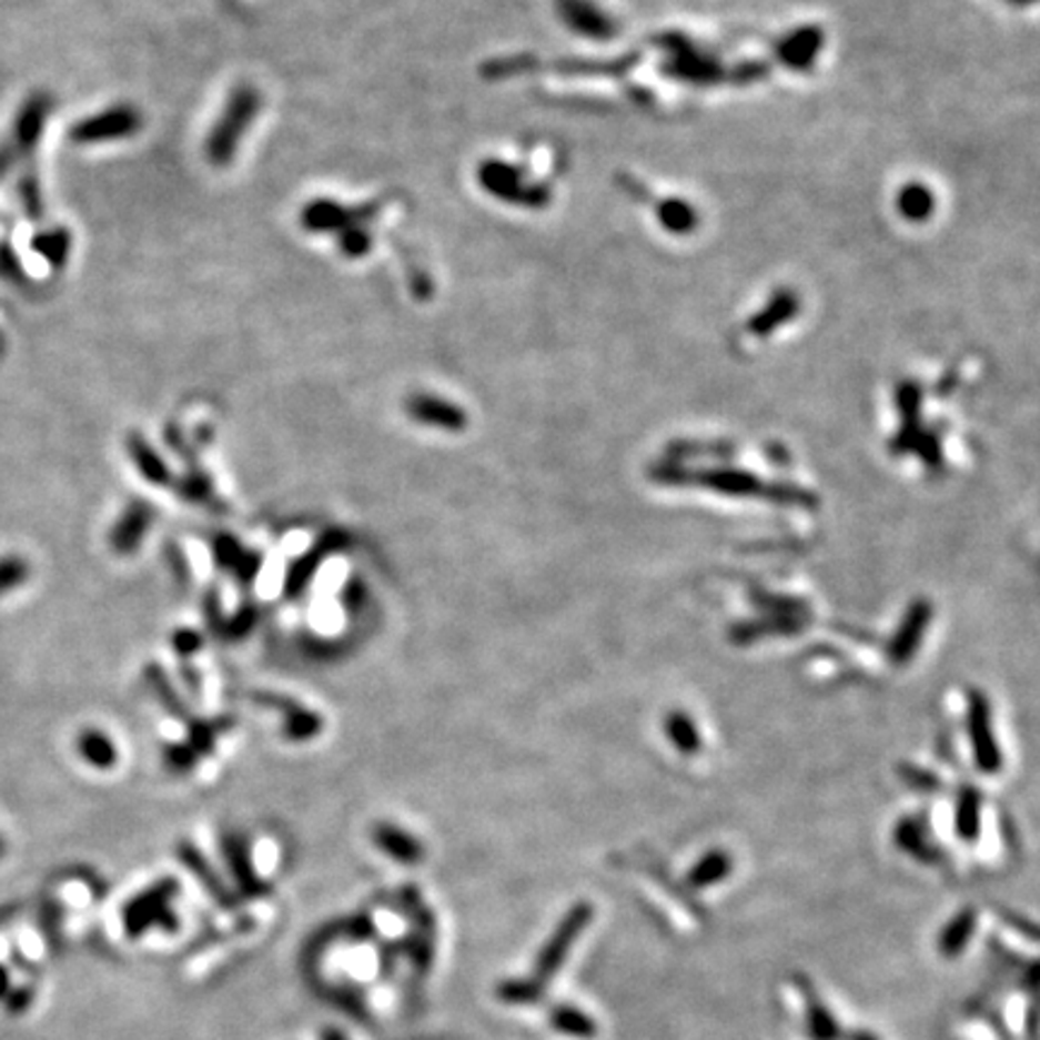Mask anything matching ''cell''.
<instances>
[{"label": "cell", "instance_id": "6da1fadb", "mask_svg": "<svg viewBox=\"0 0 1040 1040\" xmlns=\"http://www.w3.org/2000/svg\"><path fill=\"white\" fill-rule=\"evenodd\" d=\"M261 109V94L255 92V88H236L234 94L226 102L222 117L218 125L212 128L208 142H205V156L210 164L224 166L234 160V152L239 148L241 138H244V131L255 119V113Z\"/></svg>", "mask_w": 1040, "mask_h": 1040}, {"label": "cell", "instance_id": "7a4b0ae2", "mask_svg": "<svg viewBox=\"0 0 1040 1040\" xmlns=\"http://www.w3.org/2000/svg\"><path fill=\"white\" fill-rule=\"evenodd\" d=\"M477 179L484 191H489L494 198H502L506 203L523 208H545L549 203L547 186H528L523 179V171L506 162H482L477 169Z\"/></svg>", "mask_w": 1040, "mask_h": 1040}, {"label": "cell", "instance_id": "3957f363", "mask_svg": "<svg viewBox=\"0 0 1040 1040\" xmlns=\"http://www.w3.org/2000/svg\"><path fill=\"white\" fill-rule=\"evenodd\" d=\"M593 920V908L590 903H576L568 913L562 918L557 925V930L547 939L545 949L539 951V957L535 961V971L533 980H537L539 986H547V980L559 971L564 966L568 951H572L576 939L583 935V930L588 928V922Z\"/></svg>", "mask_w": 1040, "mask_h": 1040}, {"label": "cell", "instance_id": "277c9868", "mask_svg": "<svg viewBox=\"0 0 1040 1040\" xmlns=\"http://www.w3.org/2000/svg\"><path fill=\"white\" fill-rule=\"evenodd\" d=\"M142 128L140 111L131 104H117L109 107L92 117L78 121L70 128V140L78 145H102V142H113L135 135Z\"/></svg>", "mask_w": 1040, "mask_h": 1040}, {"label": "cell", "instance_id": "5b68a950", "mask_svg": "<svg viewBox=\"0 0 1040 1040\" xmlns=\"http://www.w3.org/2000/svg\"><path fill=\"white\" fill-rule=\"evenodd\" d=\"M51 113V97L47 92H34L27 97L20 107L16 123H12V145L18 154H32L44 135V128Z\"/></svg>", "mask_w": 1040, "mask_h": 1040}, {"label": "cell", "instance_id": "8992f818", "mask_svg": "<svg viewBox=\"0 0 1040 1040\" xmlns=\"http://www.w3.org/2000/svg\"><path fill=\"white\" fill-rule=\"evenodd\" d=\"M407 415L426 426H434V430H444V432H463L467 424L465 410L458 405H453L451 401H444V397L432 395V393H417L407 397L405 403Z\"/></svg>", "mask_w": 1040, "mask_h": 1040}, {"label": "cell", "instance_id": "52a82bcc", "mask_svg": "<svg viewBox=\"0 0 1040 1040\" xmlns=\"http://www.w3.org/2000/svg\"><path fill=\"white\" fill-rule=\"evenodd\" d=\"M152 523V506L145 502V498H135L125 506V511L119 516V521L113 523V528L109 533V547L119 554H131L140 547L142 537L150 531Z\"/></svg>", "mask_w": 1040, "mask_h": 1040}, {"label": "cell", "instance_id": "ba28073f", "mask_svg": "<svg viewBox=\"0 0 1040 1040\" xmlns=\"http://www.w3.org/2000/svg\"><path fill=\"white\" fill-rule=\"evenodd\" d=\"M372 210L374 205L354 210V208H342L333 201H316L304 208L302 222L311 232H340V230H345V226H352L372 218L374 215Z\"/></svg>", "mask_w": 1040, "mask_h": 1040}, {"label": "cell", "instance_id": "9c48e42d", "mask_svg": "<svg viewBox=\"0 0 1040 1040\" xmlns=\"http://www.w3.org/2000/svg\"><path fill=\"white\" fill-rule=\"evenodd\" d=\"M342 545H345V535H340V533H331V535H323L319 539V545L313 547L311 552H306L302 559H299L290 572H287V586H284V593L287 595H296L299 590H302L306 586V580H311V574L316 572V568L321 566L323 557L325 554H331L335 549H340Z\"/></svg>", "mask_w": 1040, "mask_h": 1040}, {"label": "cell", "instance_id": "30bf717a", "mask_svg": "<svg viewBox=\"0 0 1040 1040\" xmlns=\"http://www.w3.org/2000/svg\"><path fill=\"white\" fill-rule=\"evenodd\" d=\"M407 896L412 901L410 906L417 916L415 935H412V939H410V953H412V961H415L417 973H426V971H430V963H432V957H434V918L430 916V910H426L420 903L415 891H407Z\"/></svg>", "mask_w": 1040, "mask_h": 1040}, {"label": "cell", "instance_id": "8fae6325", "mask_svg": "<svg viewBox=\"0 0 1040 1040\" xmlns=\"http://www.w3.org/2000/svg\"><path fill=\"white\" fill-rule=\"evenodd\" d=\"M125 448H128V455H131L133 465L138 467V473L145 477L150 484L162 487V484H166L171 479L169 467L164 465L162 455L150 446V441L145 436L138 434V432L131 434V436H128Z\"/></svg>", "mask_w": 1040, "mask_h": 1040}, {"label": "cell", "instance_id": "7c38bea8", "mask_svg": "<svg viewBox=\"0 0 1040 1040\" xmlns=\"http://www.w3.org/2000/svg\"><path fill=\"white\" fill-rule=\"evenodd\" d=\"M374 840L383 852L391 855V858L397 862H405V865L420 862L424 855L420 840L412 838L403 829H397V826L393 824H378L374 829Z\"/></svg>", "mask_w": 1040, "mask_h": 1040}, {"label": "cell", "instance_id": "4fadbf2b", "mask_svg": "<svg viewBox=\"0 0 1040 1040\" xmlns=\"http://www.w3.org/2000/svg\"><path fill=\"white\" fill-rule=\"evenodd\" d=\"M70 249H73V236L65 226H51V230L37 232L32 236V251L41 255L53 270H61L68 263Z\"/></svg>", "mask_w": 1040, "mask_h": 1040}, {"label": "cell", "instance_id": "5bb4252c", "mask_svg": "<svg viewBox=\"0 0 1040 1040\" xmlns=\"http://www.w3.org/2000/svg\"><path fill=\"white\" fill-rule=\"evenodd\" d=\"M78 754L94 768H111L119 761V749L102 730H82L78 737Z\"/></svg>", "mask_w": 1040, "mask_h": 1040}, {"label": "cell", "instance_id": "9a60e30c", "mask_svg": "<svg viewBox=\"0 0 1040 1040\" xmlns=\"http://www.w3.org/2000/svg\"><path fill=\"white\" fill-rule=\"evenodd\" d=\"M549 1026L554 1031L572 1036V1038H580V1040L597 1036V1023L586 1014V1011H580L576 1007H566V1004L554 1007L549 1011Z\"/></svg>", "mask_w": 1040, "mask_h": 1040}, {"label": "cell", "instance_id": "2e32d148", "mask_svg": "<svg viewBox=\"0 0 1040 1040\" xmlns=\"http://www.w3.org/2000/svg\"><path fill=\"white\" fill-rule=\"evenodd\" d=\"M215 554H218V562L224 566V568H230V572H234L241 580H253V574L259 572V566H261V559L251 557V554H246L244 549H241L236 543H234V537H218L215 539Z\"/></svg>", "mask_w": 1040, "mask_h": 1040}, {"label": "cell", "instance_id": "e0dca14e", "mask_svg": "<svg viewBox=\"0 0 1040 1040\" xmlns=\"http://www.w3.org/2000/svg\"><path fill=\"white\" fill-rule=\"evenodd\" d=\"M557 8L562 10L564 20L583 34H605V18L600 10L583 3V0H557Z\"/></svg>", "mask_w": 1040, "mask_h": 1040}, {"label": "cell", "instance_id": "ac0fdd59", "mask_svg": "<svg viewBox=\"0 0 1040 1040\" xmlns=\"http://www.w3.org/2000/svg\"><path fill=\"white\" fill-rule=\"evenodd\" d=\"M226 860H230V865H232V872L239 881L241 891L249 893V896L265 893V885H263V881L255 879V875L251 870V860H249L246 846L241 844V840H236V838L226 840Z\"/></svg>", "mask_w": 1040, "mask_h": 1040}, {"label": "cell", "instance_id": "d6986e66", "mask_svg": "<svg viewBox=\"0 0 1040 1040\" xmlns=\"http://www.w3.org/2000/svg\"><path fill=\"white\" fill-rule=\"evenodd\" d=\"M181 860L186 862L198 877H201L205 889H208L212 896H215V899L222 903V908H234V899H232L230 893H226V889H224V885L220 881V877L210 870L201 852H198L193 846H181Z\"/></svg>", "mask_w": 1040, "mask_h": 1040}, {"label": "cell", "instance_id": "ffe728a7", "mask_svg": "<svg viewBox=\"0 0 1040 1040\" xmlns=\"http://www.w3.org/2000/svg\"><path fill=\"white\" fill-rule=\"evenodd\" d=\"M498 1000H504L506 1004H535L543 1000L545 986H539L537 980H506L496 988Z\"/></svg>", "mask_w": 1040, "mask_h": 1040}, {"label": "cell", "instance_id": "44dd1931", "mask_svg": "<svg viewBox=\"0 0 1040 1040\" xmlns=\"http://www.w3.org/2000/svg\"><path fill=\"white\" fill-rule=\"evenodd\" d=\"M30 572H32L30 564H27L22 557H16V554L0 557V595L24 586L27 578H30Z\"/></svg>", "mask_w": 1040, "mask_h": 1040}, {"label": "cell", "instance_id": "7402d4cb", "mask_svg": "<svg viewBox=\"0 0 1040 1040\" xmlns=\"http://www.w3.org/2000/svg\"><path fill=\"white\" fill-rule=\"evenodd\" d=\"M18 198H20L24 215L32 222H41V218H44V198H41V186L34 174H27L20 179Z\"/></svg>", "mask_w": 1040, "mask_h": 1040}, {"label": "cell", "instance_id": "603a6c76", "mask_svg": "<svg viewBox=\"0 0 1040 1040\" xmlns=\"http://www.w3.org/2000/svg\"><path fill=\"white\" fill-rule=\"evenodd\" d=\"M337 246L340 253L347 255V259H360V255H364L368 246H372V236H368V232H364L362 226L352 224L337 232Z\"/></svg>", "mask_w": 1040, "mask_h": 1040}, {"label": "cell", "instance_id": "cb8c5ba5", "mask_svg": "<svg viewBox=\"0 0 1040 1040\" xmlns=\"http://www.w3.org/2000/svg\"><path fill=\"white\" fill-rule=\"evenodd\" d=\"M971 930H973L971 918L961 916L959 920H953L949 928L945 930L942 939H939V947H942V951L949 953V957H953V953H959L966 947L968 937H971Z\"/></svg>", "mask_w": 1040, "mask_h": 1040}, {"label": "cell", "instance_id": "d4e9b609", "mask_svg": "<svg viewBox=\"0 0 1040 1040\" xmlns=\"http://www.w3.org/2000/svg\"><path fill=\"white\" fill-rule=\"evenodd\" d=\"M0 277L8 282H22L24 267L18 251L12 249L10 241H0Z\"/></svg>", "mask_w": 1040, "mask_h": 1040}, {"label": "cell", "instance_id": "484cf974", "mask_svg": "<svg viewBox=\"0 0 1040 1040\" xmlns=\"http://www.w3.org/2000/svg\"><path fill=\"white\" fill-rule=\"evenodd\" d=\"M171 646H174L181 655H191L193 650L201 648V636L195 632H179L174 638H171Z\"/></svg>", "mask_w": 1040, "mask_h": 1040}, {"label": "cell", "instance_id": "4316f807", "mask_svg": "<svg viewBox=\"0 0 1040 1040\" xmlns=\"http://www.w3.org/2000/svg\"><path fill=\"white\" fill-rule=\"evenodd\" d=\"M18 150L16 145H12V142H0V181H3L12 166H16V160H18Z\"/></svg>", "mask_w": 1040, "mask_h": 1040}, {"label": "cell", "instance_id": "83f0119b", "mask_svg": "<svg viewBox=\"0 0 1040 1040\" xmlns=\"http://www.w3.org/2000/svg\"><path fill=\"white\" fill-rule=\"evenodd\" d=\"M350 932H352V937L366 939V937H374L376 928H374V922L368 920V918H357L354 922H350Z\"/></svg>", "mask_w": 1040, "mask_h": 1040}, {"label": "cell", "instance_id": "f1b7e54d", "mask_svg": "<svg viewBox=\"0 0 1040 1040\" xmlns=\"http://www.w3.org/2000/svg\"><path fill=\"white\" fill-rule=\"evenodd\" d=\"M323 1040H347V1038L342 1036L340 1031H335V1029H327V1031H323Z\"/></svg>", "mask_w": 1040, "mask_h": 1040}, {"label": "cell", "instance_id": "f546056e", "mask_svg": "<svg viewBox=\"0 0 1040 1040\" xmlns=\"http://www.w3.org/2000/svg\"><path fill=\"white\" fill-rule=\"evenodd\" d=\"M0 852H3V838H0Z\"/></svg>", "mask_w": 1040, "mask_h": 1040}]
</instances>
